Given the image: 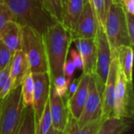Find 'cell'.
I'll return each mask as SVG.
<instances>
[{
    "label": "cell",
    "mask_w": 134,
    "mask_h": 134,
    "mask_svg": "<svg viewBox=\"0 0 134 134\" xmlns=\"http://www.w3.org/2000/svg\"><path fill=\"white\" fill-rule=\"evenodd\" d=\"M46 134H64V131H60L56 129H54L53 126L50 128V130Z\"/></svg>",
    "instance_id": "obj_34"
},
{
    "label": "cell",
    "mask_w": 134,
    "mask_h": 134,
    "mask_svg": "<svg viewBox=\"0 0 134 134\" xmlns=\"http://www.w3.org/2000/svg\"><path fill=\"white\" fill-rule=\"evenodd\" d=\"M13 54L0 39V71L10 64Z\"/></svg>",
    "instance_id": "obj_28"
},
{
    "label": "cell",
    "mask_w": 134,
    "mask_h": 134,
    "mask_svg": "<svg viewBox=\"0 0 134 134\" xmlns=\"http://www.w3.org/2000/svg\"><path fill=\"white\" fill-rule=\"evenodd\" d=\"M24 108L21 85L13 88L0 103V134H16Z\"/></svg>",
    "instance_id": "obj_5"
},
{
    "label": "cell",
    "mask_w": 134,
    "mask_h": 134,
    "mask_svg": "<svg viewBox=\"0 0 134 134\" xmlns=\"http://www.w3.org/2000/svg\"><path fill=\"white\" fill-rule=\"evenodd\" d=\"M90 76L82 73L79 78L78 86L75 92L68 98L67 107L70 115L77 121L84 108L88 92Z\"/></svg>",
    "instance_id": "obj_12"
},
{
    "label": "cell",
    "mask_w": 134,
    "mask_h": 134,
    "mask_svg": "<svg viewBox=\"0 0 134 134\" xmlns=\"http://www.w3.org/2000/svg\"><path fill=\"white\" fill-rule=\"evenodd\" d=\"M86 0H66L64 4L62 24L71 34L83 11Z\"/></svg>",
    "instance_id": "obj_17"
},
{
    "label": "cell",
    "mask_w": 134,
    "mask_h": 134,
    "mask_svg": "<svg viewBox=\"0 0 134 134\" xmlns=\"http://www.w3.org/2000/svg\"><path fill=\"white\" fill-rule=\"evenodd\" d=\"M112 1V3H115V4H121V1L122 0H111Z\"/></svg>",
    "instance_id": "obj_35"
},
{
    "label": "cell",
    "mask_w": 134,
    "mask_h": 134,
    "mask_svg": "<svg viewBox=\"0 0 134 134\" xmlns=\"http://www.w3.org/2000/svg\"><path fill=\"white\" fill-rule=\"evenodd\" d=\"M102 115V100L101 96L97 87L93 76H90L89 84L88 96L82 110V112L79 118L77 126L82 127L91 122L99 119Z\"/></svg>",
    "instance_id": "obj_8"
},
{
    "label": "cell",
    "mask_w": 134,
    "mask_h": 134,
    "mask_svg": "<svg viewBox=\"0 0 134 134\" xmlns=\"http://www.w3.org/2000/svg\"><path fill=\"white\" fill-rule=\"evenodd\" d=\"M104 32L109 43L111 58L117 57L121 47H133L128 35L125 10L121 4L111 3L106 17Z\"/></svg>",
    "instance_id": "obj_3"
},
{
    "label": "cell",
    "mask_w": 134,
    "mask_h": 134,
    "mask_svg": "<svg viewBox=\"0 0 134 134\" xmlns=\"http://www.w3.org/2000/svg\"><path fill=\"white\" fill-rule=\"evenodd\" d=\"M96 21L97 29L104 31L106 17L109 8L112 3L111 0H87Z\"/></svg>",
    "instance_id": "obj_19"
},
{
    "label": "cell",
    "mask_w": 134,
    "mask_h": 134,
    "mask_svg": "<svg viewBox=\"0 0 134 134\" xmlns=\"http://www.w3.org/2000/svg\"><path fill=\"white\" fill-rule=\"evenodd\" d=\"M31 72L27 58L22 49L15 51L10 63V77L13 82V88L20 85L27 74Z\"/></svg>",
    "instance_id": "obj_15"
},
{
    "label": "cell",
    "mask_w": 134,
    "mask_h": 134,
    "mask_svg": "<svg viewBox=\"0 0 134 134\" xmlns=\"http://www.w3.org/2000/svg\"><path fill=\"white\" fill-rule=\"evenodd\" d=\"M97 34V25L93 13L87 0L83 11L78 21L74 32L71 34L72 40L77 39H94Z\"/></svg>",
    "instance_id": "obj_13"
},
{
    "label": "cell",
    "mask_w": 134,
    "mask_h": 134,
    "mask_svg": "<svg viewBox=\"0 0 134 134\" xmlns=\"http://www.w3.org/2000/svg\"><path fill=\"white\" fill-rule=\"evenodd\" d=\"M65 1H66V0H63V3H64V2H65Z\"/></svg>",
    "instance_id": "obj_36"
},
{
    "label": "cell",
    "mask_w": 134,
    "mask_h": 134,
    "mask_svg": "<svg viewBox=\"0 0 134 134\" xmlns=\"http://www.w3.org/2000/svg\"><path fill=\"white\" fill-rule=\"evenodd\" d=\"M104 121L103 118H100L82 127H79L76 120L69 113V119L64 130V134H97Z\"/></svg>",
    "instance_id": "obj_20"
},
{
    "label": "cell",
    "mask_w": 134,
    "mask_h": 134,
    "mask_svg": "<svg viewBox=\"0 0 134 134\" xmlns=\"http://www.w3.org/2000/svg\"><path fill=\"white\" fill-rule=\"evenodd\" d=\"M13 12L15 21L41 34L57 23L46 11L42 0H3Z\"/></svg>",
    "instance_id": "obj_2"
},
{
    "label": "cell",
    "mask_w": 134,
    "mask_h": 134,
    "mask_svg": "<svg viewBox=\"0 0 134 134\" xmlns=\"http://www.w3.org/2000/svg\"><path fill=\"white\" fill-rule=\"evenodd\" d=\"M129 120L115 118L105 119L97 134H124L131 126Z\"/></svg>",
    "instance_id": "obj_21"
},
{
    "label": "cell",
    "mask_w": 134,
    "mask_h": 134,
    "mask_svg": "<svg viewBox=\"0 0 134 134\" xmlns=\"http://www.w3.org/2000/svg\"><path fill=\"white\" fill-rule=\"evenodd\" d=\"M21 96L24 107H32L34 100V81L31 72L27 74L21 83Z\"/></svg>",
    "instance_id": "obj_23"
},
{
    "label": "cell",
    "mask_w": 134,
    "mask_h": 134,
    "mask_svg": "<svg viewBox=\"0 0 134 134\" xmlns=\"http://www.w3.org/2000/svg\"><path fill=\"white\" fill-rule=\"evenodd\" d=\"M9 21H15V17L7 5L3 1L0 2V32Z\"/></svg>",
    "instance_id": "obj_29"
},
{
    "label": "cell",
    "mask_w": 134,
    "mask_h": 134,
    "mask_svg": "<svg viewBox=\"0 0 134 134\" xmlns=\"http://www.w3.org/2000/svg\"><path fill=\"white\" fill-rule=\"evenodd\" d=\"M52 127V118L47 101L41 118L35 124V134H46Z\"/></svg>",
    "instance_id": "obj_26"
},
{
    "label": "cell",
    "mask_w": 134,
    "mask_h": 134,
    "mask_svg": "<svg viewBox=\"0 0 134 134\" xmlns=\"http://www.w3.org/2000/svg\"><path fill=\"white\" fill-rule=\"evenodd\" d=\"M2 1H3V0H0V2H2Z\"/></svg>",
    "instance_id": "obj_37"
},
{
    "label": "cell",
    "mask_w": 134,
    "mask_h": 134,
    "mask_svg": "<svg viewBox=\"0 0 134 134\" xmlns=\"http://www.w3.org/2000/svg\"><path fill=\"white\" fill-rule=\"evenodd\" d=\"M72 80H70L67 77H65L64 76V74L60 75L58 77H57L51 83L53 86L54 91L55 92L60 96L61 98H63L64 100H65L67 101L68 100V86L71 83Z\"/></svg>",
    "instance_id": "obj_27"
},
{
    "label": "cell",
    "mask_w": 134,
    "mask_h": 134,
    "mask_svg": "<svg viewBox=\"0 0 134 134\" xmlns=\"http://www.w3.org/2000/svg\"><path fill=\"white\" fill-rule=\"evenodd\" d=\"M75 48L79 52L82 62V73L93 76L94 73L96 57H97V46L94 39H77L72 40Z\"/></svg>",
    "instance_id": "obj_14"
},
{
    "label": "cell",
    "mask_w": 134,
    "mask_h": 134,
    "mask_svg": "<svg viewBox=\"0 0 134 134\" xmlns=\"http://www.w3.org/2000/svg\"><path fill=\"white\" fill-rule=\"evenodd\" d=\"M0 103H1V100H0Z\"/></svg>",
    "instance_id": "obj_38"
},
{
    "label": "cell",
    "mask_w": 134,
    "mask_h": 134,
    "mask_svg": "<svg viewBox=\"0 0 134 134\" xmlns=\"http://www.w3.org/2000/svg\"><path fill=\"white\" fill-rule=\"evenodd\" d=\"M119 66V65L118 57L113 58L111 62L109 72L101 96V100H102L101 117L103 118L104 120L110 118H113L115 94V87H116Z\"/></svg>",
    "instance_id": "obj_9"
},
{
    "label": "cell",
    "mask_w": 134,
    "mask_h": 134,
    "mask_svg": "<svg viewBox=\"0 0 134 134\" xmlns=\"http://www.w3.org/2000/svg\"><path fill=\"white\" fill-rule=\"evenodd\" d=\"M22 25L16 21H8L0 32V39L13 53L22 48Z\"/></svg>",
    "instance_id": "obj_16"
},
{
    "label": "cell",
    "mask_w": 134,
    "mask_h": 134,
    "mask_svg": "<svg viewBox=\"0 0 134 134\" xmlns=\"http://www.w3.org/2000/svg\"><path fill=\"white\" fill-rule=\"evenodd\" d=\"M48 103L52 118V126L57 130L64 131L69 119V111L67 107V101L55 92L51 82Z\"/></svg>",
    "instance_id": "obj_11"
},
{
    "label": "cell",
    "mask_w": 134,
    "mask_h": 134,
    "mask_svg": "<svg viewBox=\"0 0 134 134\" xmlns=\"http://www.w3.org/2000/svg\"><path fill=\"white\" fill-rule=\"evenodd\" d=\"M22 50L31 73H48V65L42 34L29 26H22Z\"/></svg>",
    "instance_id": "obj_4"
},
{
    "label": "cell",
    "mask_w": 134,
    "mask_h": 134,
    "mask_svg": "<svg viewBox=\"0 0 134 134\" xmlns=\"http://www.w3.org/2000/svg\"><path fill=\"white\" fill-rule=\"evenodd\" d=\"M121 5L126 12L134 14V0H122Z\"/></svg>",
    "instance_id": "obj_33"
},
{
    "label": "cell",
    "mask_w": 134,
    "mask_h": 134,
    "mask_svg": "<svg viewBox=\"0 0 134 134\" xmlns=\"http://www.w3.org/2000/svg\"><path fill=\"white\" fill-rule=\"evenodd\" d=\"M126 14V27L128 31V35L130 39L131 43L134 44V17L133 14H131L128 12L125 11Z\"/></svg>",
    "instance_id": "obj_32"
},
{
    "label": "cell",
    "mask_w": 134,
    "mask_h": 134,
    "mask_svg": "<svg viewBox=\"0 0 134 134\" xmlns=\"http://www.w3.org/2000/svg\"><path fill=\"white\" fill-rule=\"evenodd\" d=\"M95 41L97 46V57L94 73L93 76L95 79L98 91L100 96H102L112 58L109 43L104 31L97 29Z\"/></svg>",
    "instance_id": "obj_7"
},
{
    "label": "cell",
    "mask_w": 134,
    "mask_h": 134,
    "mask_svg": "<svg viewBox=\"0 0 134 134\" xmlns=\"http://www.w3.org/2000/svg\"><path fill=\"white\" fill-rule=\"evenodd\" d=\"M16 134H35V118L32 107H24L20 125Z\"/></svg>",
    "instance_id": "obj_22"
},
{
    "label": "cell",
    "mask_w": 134,
    "mask_h": 134,
    "mask_svg": "<svg viewBox=\"0 0 134 134\" xmlns=\"http://www.w3.org/2000/svg\"><path fill=\"white\" fill-rule=\"evenodd\" d=\"M44 6L50 17L58 23H62L64 13L63 0H42Z\"/></svg>",
    "instance_id": "obj_24"
},
{
    "label": "cell",
    "mask_w": 134,
    "mask_h": 134,
    "mask_svg": "<svg viewBox=\"0 0 134 134\" xmlns=\"http://www.w3.org/2000/svg\"><path fill=\"white\" fill-rule=\"evenodd\" d=\"M119 68L127 81L133 83V50L132 46H122L118 51Z\"/></svg>",
    "instance_id": "obj_18"
},
{
    "label": "cell",
    "mask_w": 134,
    "mask_h": 134,
    "mask_svg": "<svg viewBox=\"0 0 134 134\" xmlns=\"http://www.w3.org/2000/svg\"><path fill=\"white\" fill-rule=\"evenodd\" d=\"M34 81V100L32 108L35 114V124L43 112L49 100L50 79L48 73H31Z\"/></svg>",
    "instance_id": "obj_10"
},
{
    "label": "cell",
    "mask_w": 134,
    "mask_h": 134,
    "mask_svg": "<svg viewBox=\"0 0 134 134\" xmlns=\"http://www.w3.org/2000/svg\"><path fill=\"white\" fill-rule=\"evenodd\" d=\"M68 54H69V57H70L69 58L71 60V62L75 65L76 70L82 71V70H83V62H82V57H81L79 52L77 51V49L75 48V47H70Z\"/></svg>",
    "instance_id": "obj_30"
},
{
    "label": "cell",
    "mask_w": 134,
    "mask_h": 134,
    "mask_svg": "<svg viewBox=\"0 0 134 134\" xmlns=\"http://www.w3.org/2000/svg\"><path fill=\"white\" fill-rule=\"evenodd\" d=\"M76 70V68L71 60L70 58H67L66 62L64 64L63 66V74L65 77L73 80V77L75 75V72Z\"/></svg>",
    "instance_id": "obj_31"
},
{
    "label": "cell",
    "mask_w": 134,
    "mask_h": 134,
    "mask_svg": "<svg viewBox=\"0 0 134 134\" xmlns=\"http://www.w3.org/2000/svg\"><path fill=\"white\" fill-rule=\"evenodd\" d=\"M133 84L127 81L119 66L115 94L113 118L120 119H131L133 118Z\"/></svg>",
    "instance_id": "obj_6"
},
{
    "label": "cell",
    "mask_w": 134,
    "mask_h": 134,
    "mask_svg": "<svg viewBox=\"0 0 134 134\" xmlns=\"http://www.w3.org/2000/svg\"><path fill=\"white\" fill-rule=\"evenodd\" d=\"M11 63V62H10ZM13 89L10 77V64L0 71V100L4 99Z\"/></svg>",
    "instance_id": "obj_25"
},
{
    "label": "cell",
    "mask_w": 134,
    "mask_h": 134,
    "mask_svg": "<svg viewBox=\"0 0 134 134\" xmlns=\"http://www.w3.org/2000/svg\"><path fill=\"white\" fill-rule=\"evenodd\" d=\"M46 54L48 73L50 82L63 74V66L66 62L72 43L71 35L61 23L49 26L42 34Z\"/></svg>",
    "instance_id": "obj_1"
}]
</instances>
